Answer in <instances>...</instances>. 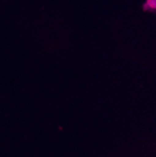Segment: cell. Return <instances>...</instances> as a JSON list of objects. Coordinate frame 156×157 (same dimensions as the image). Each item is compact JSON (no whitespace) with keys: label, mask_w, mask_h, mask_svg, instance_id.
<instances>
[{"label":"cell","mask_w":156,"mask_h":157,"mask_svg":"<svg viewBox=\"0 0 156 157\" xmlns=\"http://www.w3.org/2000/svg\"><path fill=\"white\" fill-rule=\"evenodd\" d=\"M148 5L151 8H154V9H156V0H148Z\"/></svg>","instance_id":"obj_1"}]
</instances>
